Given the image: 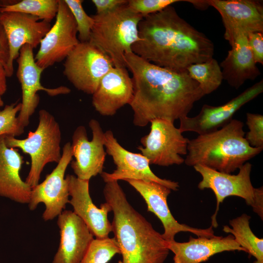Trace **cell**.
I'll return each mask as SVG.
<instances>
[{"instance_id": "13", "label": "cell", "mask_w": 263, "mask_h": 263, "mask_svg": "<svg viewBox=\"0 0 263 263\" xmlns=\"http://www.w3.org/2000/svg\"><path fill=\"white\" fill-rule=\"evenodd\" d=\"M92 138L89 141L83 126H78L72 135L71 151L75 160L71 167L75 176L82 180L90 179L103 172L107 154L104 150V132L99 122L92 119L89 122Z\"/></svg>"}, {"instance_id": "18", "label": "cell", "mask_w": 263, "mask_h": 263, "mask_svg": "<svg viewBox=\"0 0 263 263\" xmlns=\"http://www.w3.org/2000/svg\"><path fill=\"white\" fill-rule=\"evenodd\" d=\"M209 6L220 13L225 28V38L230 44L240 33H263L262 1L207 0Z\"/></svg>"}, {"instance_id": "1", "label": "cell", "mask_w": 263, "mask_h": 263, "mask_svg": "<svg viewBox=\"0 0 263 263\" xmlns=\"http://www.w3.org/2000/svg\"><path fill=\"white\" fill-rule=\"evenodd\" d=\"M125 61L132 75L133 94L129 105L135 126L145 127L155 119L174 123L188 116L194 104L205 95L187 71L156 65L133 52L125 56Z\"/></svg>"}, {"instance_id": "7", "label": "cell", "mask_w": 263, "mask_h": 263, "mask_svg": "<svg viewBox=\"0 0 263 263\" xmlns=\"http://www.w3.org/2000/svg\"><path fill=\"white\" fill-rule=\"evenodd\" d=\"M193 168L202 178L198 185V188L211 189L216 198V208L211 216L212 227H217L218 225L216 216L220 204L231 196L244 199L246 204L251 206L253 211L263 220V188H255L251 183V164L245 163L239 169V171L236 175L220 172L201 165H196Z\"/></svg>"}, {"instance_id": "2", "label": "cell", "mask_w": 263, "mask_h": 263, "mask_svg": "<svg viewBox=\"0 0 263 263\" xmlns=\"http://www.w3.org/2000/svg\"><path fill=\"white\" fill-rule=\"evenodd\" d=\"M132 52L156 65L177 72L213 57V42L169 5L140 21Z\"/></svg>"}, {"instance_id": "10", "label": "cell", "mask_w": 263, "mask_h": 263, "mask_svg": "<svg viewBox=\"0 0 263 263\" xmlns=\"http://www.w3.org/2000/svg\"><path fill=\"white\" fill-rule=\"evenodd\" d=\"M104 147L107 154L112 157L116 166V169L113 172L103 171L100 174L105 183L121 180H140L158 183L171 190H178V182L158 177L152 171L146 157L141 153L131 152L123 148L111 130L104 132Z\"/></svg>"}, {"instance_id": "30", "label": "cell", "mask_w": 263, "mask_h": 263, "mask_svg": "<svg viewBox=\"0 0 263 263\" xmlns=\"http://www.w3.org/2000/svg\"><path fill=\"white\" fill-rule=\"evenodd\" d=\"M21 109V103L7 105L0 111V136H17L24 132V128L20 124L17 115Z\"/></svg>"}, {"instance_id": "31", "label": "cell", "mask_w": 263, "mask_h": 263, "mask_svg": "<svg viewBox=\"0 0 263 263\" xmlns=\"http://www.w3.org/2000/svg\"><path fill=\"white\" fill-rule=\"evenodd\" d=\"M184 0H128L127 5L143 18L159 12L172 4Z\"/></svg>"}, {"instance_id": "14", "label": "cell", "mask_w": 263, "mask_h": 263, "mask_svg": "<svg viewBox=\"0 0 263 263\" xmlns=\"http://www.w3.org/2000/svg\"><path fill=\"white\" fill-rule=\"evenodd\" d=\"M33 49L29 45H24L21 48L17 59V76L22 91L21 109L17 117L24 128L29 124L30 118L39 104L38 91H43L51 96L66 94L71 92L66 86L48 88L42 85L40 77L44 69L37 64Z\"/></svg>"}, {"instance_id": "22", "label": "cell", "mask_w": 263, "mask_h": 263, "mask_svg": "<svg viewBox=\"0 0 263 263\" xmlns=\"http://www.w3.org/2000/svg\"><path fill=\"white\" fill-rule=\"evenodd\" d=\"M190 236L187 242L167 241L168 247L174 254L173 263H201L213 255L224 251L246 252L235 240L231 234L211 238Z\"/></svg>"}, {"instance_id": "4", "label": "cell", "mask_w": 263, "mask_h": 263, "mask_svg": "<svg viewBox=\"0 0 263 263\" xmlns=\"http://www.w3.org/2000/svg\"><path fill=\"white\" fill-rule=\"evenodd\" d=\"M244 123L232 119L221 128L189 140L184 163L201 165L231 173L260 154L263 148L251 147L245 138Z\"/></svg>"}, {"instance_id": "26", "label": "cell", "mask_w": 263, "mask_h": 263, "mask_svg": "<svg viewBox=\"0 0 263 263\" xmlns=\"http://www.w3.org/2000/svg\"><path fill=\"white\" fill-rule=\"evenodd\" d=\"M186 71L189 76L198 83L205 95L218 89L223 80L221 67L213 57L204 62L191 64Z\"/></svg>"}, {"instance_id": "17", "label": "cell", "mask_w": 263, "mask_h": 263, "mask_svg": "<svg viewBox=\"0 0 263 263\" xmlns=\"http://www.w3.org/2000/svg\"><path fill=\"white\" fill-rule=\"evenodd\" d=\"M263 92V80H261L224 104L218 106L205 104L196 116L180 118L179 129L182 133L192 132L199 135L215 131L228 123L242 106Z\"/></svg>"}, {"instance_id": "5", "label": "cell", "mask_w": 263, "mask_h": 263, "mask_svg": "<svg viewBox=\"0 0 263 263\" xmlns=\"http://www.w3.org/2000/svg\"><path fill=\"white\" fill-rule=\"evenodd\" d=\"M90 42L106 54L117 68H126L125 56L132 52L139 40L138 26L143 17L127 4L103 14L93 16Z\"/></svg>"}, {"instance_id": "19", "label": "cell", "mask_w": 263, "mask_h": 263, "mask_svg": "<svg viewBox=\"0 0 263 263\" xmlns=\"http://www.w3.org/2000/svg\"><path fill=\"white\" fill-rule=\"evenodd\" d=\"M65 178L71 197L69 203L73 207V212L82 220L96 238L109 237L112 232V225L108 219V214L112 211L110 206L105 202L98 208L94 204L89 192V180L70 174Z\"/></svg>"}, {"instance_id": "27", "label": "cell", "mask_w": 263, "mask_h": 263, "mask_svg": "<svg viewBox=\"0 0 263 263\" xmlns=\"http://www.w3.org/2000/svg\"><path fill=\"white\" fill-rule=\"evenodd\" d=\"M58 7L59 0H22L0 7V12L25 13L50 23L56 18Z\"/></svg>"}, {"instance_id": "29", "label": "cell", "mask_w": 263, "mask_h": 263, "mask_svg": "<svg viewBox=\"0 0 263 263\" xmlns=\"http://www.w3.org/2000/svg\"><path fill=\"white\" fill-rule=\"evenodd\" d=\"M72 13L76 25L78 39L81 42H89L94 23L93 17L89 16L82 6L83 0H64Z\"/></svg>"}, {"instance_id": "34", "label": "cell", "mask_w": 263, "mask_h": 263, "mask_svg": "<svg viewBox=\"0 0 263 263\" xmlns=\"http://www.w3.org/2000/svg\"><path fill=\"white\" fill-rule=\"evenodd\" d=\"M98 15L107 13L122 5L126 4L128 0H92Z\"/></svg>"}, {"instance_id": "6", "label": "cell", "mask_w": 263, "mask_h": 263, "mask_svg": "<svg viewBox=\"0 0 263 263\" xmlns=\"http://www.w3.org/2000/svg\"><path fill=\"white\" fill-rule=\"evenodd\" d=\"M39 122L34 132H30L26 138L19 139L5 135L7 147L19 148L30 155L31 168L25 182L31 188L39 183L41 173L48 163L60 161L61 132L54 116L46 110L39 111Z\"/></svg>"}, {"instance_id": "24", "label": "cell", "mask_w": 263, "mask_h": 263, "mask_svg": "<svg viewBox=\"0 0 263 263\" xmlns=\"http://www.w3.org/2000/svg\"><path fill=\"white\" fill-rule=\"evenodd\" d=\"M230 45L231 49L220 66L223 79L238 89L245 81L254 80L261 72L256 66L246 34H239Z\"/></svg>"}, {"instance_id": "36", "label": "cell", "mask_w": 263, "mask_h": 263, "mask_svg": "<svg viewBox=\"0 0 263 263\" xmlns=\"http://www.w3.org/2000/svg\"><path fill=\"white\" fill-rule=\"evenodd\" d=\"M7 77L5 67L0 61V96H1L7 90Z\"/></svg>"}, {"instance_id": "25", "label": "cell", "mask_w": 263, "mask_h": 263, "mask_svg": "<svg viewBox=\"0 0 263 263\" xmlns=\"http://www.w3.org/2000/svg\"><path fill=\"white\" fill-rule=\"evenodd\" d=\"M251 217L244 213L229 221L231 228L224 225L223 230L230 233L236 242L248 253L256 259L253 263H263V239L257 237L250 227Z\"/></svg>"}, {"instance_id": "21", "label": "cell", "mask_w": 263, "mask_h": 263, "mask_svg": "<svg viewBox=\"0 0 263 263\" xmlns=\"http://www.w3.org/2000/svg\"><path fill=\"white\" fill-rule=\"evenodd\" d=\"M126 68H112L102 78L92 94L93 106L101 115L113 116L131 102L133 85Z\"/></svg>"}, {"instance_id": "15", "label": "cell", "mask_w": 263, "mask_h": 263, "mask_svg": "<svg viewBox=\"0 0 263 263\" xmlns=\"http://www.w3.org/2000/svg\"><path fill=\"white\" fill-rule=\"evenodd\" d=\"M127 181L144 199L148 211L155 214L161 222L164 231L162 236L168 242L174 241L180 232H188L197 237L211 238L215 236L212 226L202 229L180 224L172 216L169 207L167 199L171 192L168 187L152 181L128 179Z\"/></svg>"}, {"instance_id": "33", "label": "cell", "mask_w": 263, "mask_h": 263, "mask_svg": "<svg viewBox=\"0 0 263 263\" xmlns=\"http://www.w3.org/2000/svg\"><path fill=\"white\" fill-rule=\"evenodd\" d=\"M247 42L256 63L263 64V33L251 32L247 35Z\"/></svg>"}, {"instance_id": "8", "label": "cell", "mask_w": 263, "mask_h": 263, "mask_svg": "<svg viewBox=\"0 0 263 263\" xmlns=\"http://www.w3.org/2000/svg\"><path fill=\"white\" fill-rule=\"evenodd\" d=\"M113 67L111 58L96 46L79 42L65 58L63 74L76 89L92 95Z\"/></svg>"}, {"instance_id": "37", "label": "cell", "mask_w": 263, "mask_h": 263, "mask_svg": "<svg viewBox=\"0 0 263 263\" xmlns=\"http://www.w3.org/2000/svg\"><path fill=\"white\" fill-rule=\"evenodd\" d=\"M185 1L191 3H192L195 5V7H197L199 9H206L208 6H209L207 4V0H186Z\"/></svg>"}, {"instance_id": "32", "label": "cell", "mask_w": 263, "mask_h": 263, "mask_svg": "<svg viewBox=\"0 0 263 263\" xmlns=\"http://www.w3.org/2000/svg\"><path fill=\"white\" fill-rule=\"evenodd\" d=\"M249 131L245 138L254 148H263V115L258 113H246V122Z\"/></svg>"}, {"instance_id": "39", "label": "cell", "mask_w": 263, "mask_h": 263, "mask_svg": "<svg viewBox=\"0 0 263 263\" xmlns=\"http://www.w3.org/2000/svg\"><path fill=\"white\" fill-rule=\"evenodd\" d=\"M3 105V101L1 96H0V107H2Z\"/></svg>"}, {"instance_id": "38", "label": "cell", "mask_w": 263, "mask_h": 263, "mask_svg": "<svg viewBox=\"0 0 263 263\" xmlns=\"http://www.w3.org/2000/svg\"><path fill=\"white\" fill-rule=\"evenodd\" d=\"M15 0H0V7L8 4H11L15 3Z\"/></svg>"}, {"instance_id": "3", "label": "cell", "mask_w": 263, "mask_h": 263, "mask_svg": "<svg viewBox=\"0 0 263 263\" xmlns=\"http://www.w3.org/2000/svg\"><path fill=\"white\" fill-rule=\"evenodd\" d=\"M103 194L113 213L112 229L122 255L118 263H164L167 241L131 205L118 181L105 183Z\"/></svg>"}, {"instance_id": "35", "label": "cell", "mask_w": 263, "mask_h": 263, "mask_svg": "<svg viewBox=\"0 0 263 263\" xmlns=\"http://www.w3.org/2000/svg\"><path fill=\"white\" fill-rule=\"evenodd\" d=\"M9 58V49L7 37L0 22V61L5 67V71Z\"/></svg>"}, {"instance_id": "16", "label": "cell", "mask_w": 263, "mask_h": 263, "mask_svg": "<svg viewBox=\"0 0 263 263\" xmlns=\"http://www.w3.org/2000/svg\"><path fill=\"white\" fill-rule=\"evenodd\" d=\"M0 22L5 31L9 49V58L6 73L7 77L14 73V61L21 48L28 44L33 49L39 45L50 29V22L25 13L17 12H0Z\"/></svg>"}, {"instance_id": "23", "label": "cell", "mask_w": 263, "mask_h": 263, "mask_svg": "<svg viewBox=\"0 0 263 263\" xmlns=\"http://www.w3.org/2000/svg\"><path fill=\"white\" fill-rule=\"evenodd\" d=\"M5 136H0V196L28 204L32 188L20 176L23 157L18 150L7 146Z\"/></svg>"}, {"instance_id": "11", "label": "cell", "mask_w": 263, "mask_h": 263, "mask_svg": "<svg viewBox=\"0 0 263 263\" xmlns=\"http://www.w3.org/2000/svg\"><path fill=\"white\" fill-rule=\"evenodd\" d=\"M74 17L64 0L59 7L53 26L41 40L35 59L37 64L46 68L65 59L79 43Z\"/></svg>"}, {"instance_id": "12", "label": "cell", "mask_w": 263, "mask_h": 263, "mask_svg": "<svg viewBox=\"0 0 263 263\" xmlns=\"http://www.w3.org/2000/svg\"><path fill=\"white\" fill-rule=\"evenodd\" d=\"M72 158L71 143L67 142L63 147L61 159L56 167L42 182L32 188L29 208L34 210L39 203H43L45 208L42 218L45 221L58 216L69 203L68 186L65 173Z\"/></svg>"}, {"instance_id": "28", "label": "cell", "mask_w": 263, "mask_h": 263, "mask_svg": "<svg viewBox=\"0 0 263 263\" xmlns=\"http://www.w3.org/2000/svg\"><path fill=\"white\" fill-rule=\"evenodd\" d=\"M120 251L114 238L94 239L81 263H108Z\"/></svg>"}, {"instance_id": "20", "label": "cell", "mask_w": 263, "mask_h": 263, "mask_svg": "<svg viewBox=\"0 0 263 263\" xmlns=\"http://www.w3.org/2000/svg\"><path fill=\"white\" fill-rule=\"evenodd\" d=\"M57 217L60 242L52 263H81L93 234L73 211L64 210Z\"/></svg>"}, {"instance_id": "9", "label": "cell", "mask_w": 263, "mask_h": 263, "mask_svg": "<svg viewBox=\"0 0 263 263\" xmlns=\"http://www.w3.org/2000/svg\"><path fill=\"white\" fill-rule=\"evenodd\" d=\"M150 123L149 133L141 138L142 146L137 147L141 154L150 164L169 167L184 163L181 155L187 154L189 140L170 121L155 119Z\"/></svg>"}]
</instances>
